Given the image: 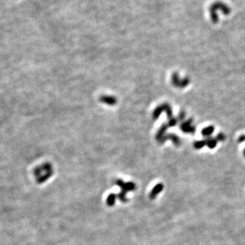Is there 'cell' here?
<instances>
[{
    "mask_svg": "<svg viewBox=\"0 0 245 245\" xmlns=\"http://www.w3.org/2000/svg\"><path fill=\"white\" fill-rule=\"evenodd\" d=\"M116 183H117L118 186H119L122 189V193L120 194V195H121L120 198L122 200L123 202H125V201H126V194L128 191L135 189V185L133 182L125 183L121 180H118Z\"/></svg>",
    "mask_w": 245,
    "mask_h": 245,
    "instance_id": "1",
    "label": "cell"
},
{
    "mask_svg": "<svg viewBox=\"0 0 245 245\" xmlns=\"http://www.w3.org/2000/svg\"><path fill=\"white\" fill-rule=\"evenodd\" d=\"M210 9L214 10L215 11H221L224 15H229L231 13L232 10L231 8L227 5L226 4L223 3L221 1H216L212 4L211 6H210Z\"/></svg>",
    "mask_w": 245,
    "mask_h": 245,
    "instance_id": "2",
    "label": "cell"
},
{
    "mask_svg": "<svg viewBox=\"0 0 245 245\" xmlns=\"http://www.w3.org/2000/svg\"><path fill=\"white\" fill-rule=\"evenodd\" d=\"M192 121V119H189L187 121H185V122L182 123L181 125H180V129H181L183 132L191 133L195 132V127L191 125Z\"/></svg>",
    "mask_w": 245,
    "mask_h": 245,
    "instance_id": "3",
    "label": "cell"
},
{
    "mask_svg": "<svg viewBox=\"0 0 245 245\" xmlns=\"http://www.w3.org/2000/svg\"><path fill=\"white\" fill-rule=\"evenodd\" d=\"M100 100L101 102L106 104L107 105L110 106H113L116 104L117 103V99L115 97H113V96H108V95H103L101 96L100 98Z\"/></svg>",
    "mask_w": 245,
    "mask_h": 245,
    "instance_id": "4",
    "label": "cell"
},
{
    "mask_svg": "<svg viewBox=\"0 0 245 245\" xmlns=\"http://www.w3.org/2000/svg\"><path fill=\"white\" fill-rule=\"evenodd\" d=\"M163 189V185L162 183H159V184L156 185L155 187L153 188V190L151 191L150 194V199H155L157 195L159 194V193L162 191Z\"/></svg>",
    "mask_w": 245,
    "mask_h": 245,
    "instance_id": "5",
    "label": "cell"
},
{
    "mask_svg": "<svg viewBox=\"0 0 245 245\" xmlns=\"http://www.w3.org/2000/svg\"><path fill=\"white\" fill-rule=\"evenodd\" d=\"M167 139H172V141H173V142H174V144L176 146H179L180 144V142L179 138H178L176 136H175L174 134H170V135H168L167 136H165L164 138L163 137L159 141H160L161 143H163V142H164L163 141H165V140H167Z\"/></svg>",
    "mask_w": 245,
    "mask_h": 245,
    "instance_id": "6",
    "label": "cell"
},
{
    "mask_svg": "<svg viewBox=\"0 0 245 245\" xmlns=\"http://www.w3.org/2000/svg\"><path fill=\"white\" fill-rule=\"evenodd\" d=\"M206 144L210 148H214L217 146V140L214 138H212L210 137H208L206 140Z\"/></svg>",
    "mask_w": 245,
    "mask_h": 245,
    "instance_id": "7",
    "label": "cell"
},
{
    "mask_svg": "<svg viewBox=\"0 0 245 245\" xmlns=\"http://www.w3.org/2000/svg\"><path fill=\"white\" fill-rule=\"evenodd\" d=\"M214 128L212 126H209V127H205L204 130L202 131V134L205 136V137H210V136L214 132Z\"/></svg>",
    "mask_w": 245,
    "mask_h": 245,
    "instance_id": "8",
    "label": "cell"
},
{
    "mask_svg": "<svg viewBox=\"0 0 245 245\" xmlns=\"http://www.w3.org/2000/svg\"><path fill=\"white\" fill-rule=\"evenodd\" d=\"M205 145H206V141L204 140H199L197 141V142H195L194 144V147L196 149H200L204 147Z\"/></svg>",
    "mask_w": 245,
    "mask_h": 245,
    "instance_id": "9",
    "label": "cell"
},
{
    "mask_svg": "<svg viewBox=\"0 0 245 245\" xmlns=\"http://www.w3.org/2000/svg\"><path fill=\"white\" fill-rule=\"evenodd\" d=\"M115 199H116V195L114 194H111L109 195L107 198V204L109 206H112V205L115 203Z\"/></svg>",
    "mask_w": 245,
    "mask_h": 245,
    "instance_id": "10",
    "label": "cell"
},
{
    "mask_svg": "<svg viewBox=\"0 0 245 245\" xmlns=\"http://www.w3.org/2000/svg\"><path fill=\"white\" fill-rule=\"evenodd\" d=\"M225 139H226V136L222 133H219L216 137V140L217 141H219V142H223V141L225 140Z\"/></svg>",
    "mask_w": 245,
    "mask_h": 245,
    "instance_id": "11",
    "label": "cell"
},
{
    "mask_svg": "<svg viewBox=\"0 0 245 245\" xmlns=\"http://www.w3.org/2000/svg\"><path fill=\"white\" fill-rule=\"evenodd\" d=\"M245 141V135H242L241 136H240L238 138V142H243Z\"/></svg>",
    "mask_w": 245,
    "mask_h": 245,
    "instance_id": "12",
    "label": "cell"
},
{
    "mask_svg": "<svg viewBox=\"0 0 245 245\" xmlns=\"http://www.w3.org/2000/svg\"><path fill=\"white\" fill-rule=\"evenodd\" d=\"M185 114L184 113V112H181L180 113V115H179V119L182 120L183 118H185Z\"/></svg>",
    "mask_w": 245,
    "mask_h": 245,
    "instance_id": "13",
    "label": "cell"
},
{
    "mask_svg": "<svg viewBox=\"0 0 245 245\" xmlns=\"http://www.w3.org/2000/svg\"><path fill=\"white\" fill-rule=\"evenodd\" d=\"M244 156L245 157V149L244 150Z\"/></svg>",
    "mask_w": 245,
    "mask_h": 245,
    "instance_id": "14",
    "label": "cell"
}]
</instances>
